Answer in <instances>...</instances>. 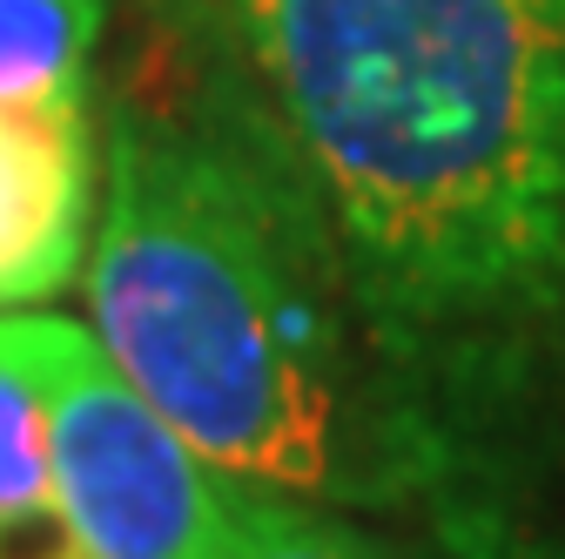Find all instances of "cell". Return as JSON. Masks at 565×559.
I'll return each instance as SVG.
<instances>
[{
  "instance_id": "2",
  "label": "cell",
  "mask_w": 565,
  "mask_h": 559,
  "mask_svg": "<svg viewBox=\"0 0 565 559\" xmlns=\"http://www.w3.org/2000/svg\"><path fill=\"white\" fill-rule=\"evenodd\" d=\"M95 102L108 358L223 478L404 526L330 217L216 0H162Z\"/></svg>"
},
{
  "instance_id": "6",
  "label": "cell",
  "mask_w": 565,
  "mask_h": 559,
  "mask_svg": "<svg viewBox=\"0 0 565 559\" xmlns=\"http://www.w3.org/2000/svg\"><path fill=\"white\" fill-rule=\"evenodd\" d=\"M108 0H0V95L95 82Z\"/></svg>"
},
{
  "instance_id": "7",
  "label": "cell",
  "mask_w": 565,
  "mask_h": 559,
  "mask_svg": "<svg viewBox=\"0 0 565 559\" xmlns=\"http://www.w3.org/2000/svg\"><path fill=\"white\" fill-rule=\"evenodd\" d=\"M28 532H54L47 398L34 371L0 344V559H14Z\"/></svg>"
},
{
  "instance_id": "5",
  "label": "cell",
  "mask_w": 565,
  "mask_h": 559,
  "mask_svg": "<svg viewBox=\"0 0 565 559\" xmlns=\"http://www.w3.org/2000/svg\"><path fill=\"white\" fill-rule=\"evenodd\" d=\"M216 559H411V552L397 539L371 532L358 513L230 478V513H223Z\"/></svg>"
},
{
  "instance_id": "4",
  "label": "cell",
  "mask_w": 565,
  "mask_h": 559,
  "mask_svg": "<svg viewBox=\"0 0 565 559\" xmlns=\"http://www.w3.org/2000/svg\"><path fill=\"white\" fill-rule=\"evenodd\" d=\"M102 82L0 95V310H28L88 263L102 189Z\"/></svg>"
},
{
  "instance_id": "3",
  "label": "cell",
  "mask_w": 565,
  "mask_h": 559,
  "mask_svg": "<svg viewBox=\"0 0 565 559\" xmlns=\"http://www.w3.org/2000/svg\"><path fill=\"white\" fill-rule=\"evenodd\" d=\"M0 344L34 371L47 398V559H216L230 478L141 398L95 324L54 310H0Z\"/></svg>"
},
{
  "instance_id": "1",
  "label": "cell",
  "mask_w": 565,
  "mask_h": 559,
  "mask_svg": "<svg viewBox=\"0 0 565 559\" xmlns=\"http://www.w3.org/2000/svg\"><path fill=\"white\" fill-rule=\"evenodd\" d=\"M317 182L404 526L565 559V0H216Z\"/></svg>"
}]
</instances>
